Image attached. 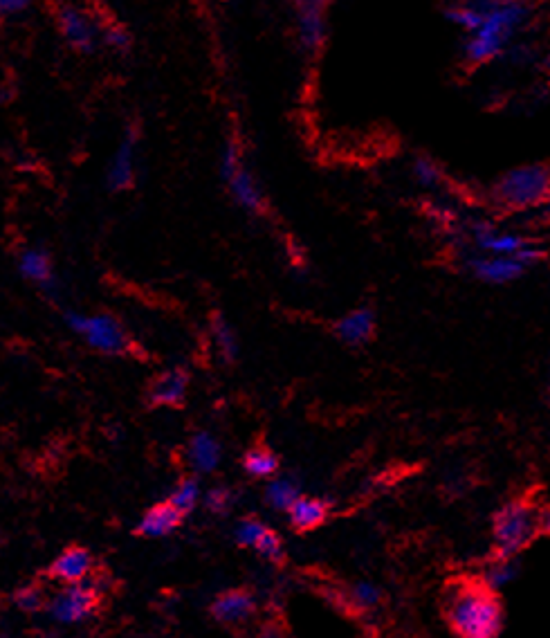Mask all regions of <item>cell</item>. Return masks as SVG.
Returning <instances> with one entry per match:
<instances>
[{
  "label": "cell",
  "instance_id": "cell-1",
  "mask_svg": "<svg viewBox=\"0 0 550 638\" xmlns=\"http://www.w3.org/2000/svg\"><path fill=\"white\" fill-rule=\"evenodd\" d=\"M445 616L458 638H497L503 630V605L481 582H456L445 591Z\"/></svg>",
  "mask_w": 550,
  "mask_h": 638
},
{
  "label": "cell",
  "instance_id": "cell-2",
  "mask_svg": "<svg viewBox=\"0 0 550 638\" xmlns=\"http://www.w3.org/2000/svg\"><path fill=\"white\" fill-rule=\"evenodd\" d=\"M528 14L530 9L524 3H485L483 23L465 43V57L472 63L497 59Z\"/></svg>",
  "mask_w": 550,
  "mask_h": 638
},
{
  "label": "cell",
  "instance_id": "cell-3",
  "mask_svg": "<svg viewBox=\"0 0 550 638\" xmlns=\"http://www.w3.org/2000/svg\"><path fill=\"white\" fill-rule=\"evenodd\" d=\"M492 533L499 558H515L539 533L537 510L526 501H510L494 515Z\"/></svg>",
  "mask_w": 550,
  "mask_h": 638
},
{
  "label": "cell",
  "instance_id": "cell-4",
  "mask_svg": "<svg viewBox=\"0 0 550 638\" xmlns=\"http://www.w3.org/2000/svg\"><path fill=\"white\" fill-rule=\"evenodd\" d=\"M548 182L550 173L544 164H530V167H519L508 171L497 182V200L510 209H528L548 198Z\"/></svg>",
  "mask_w": 550,
  "mask_h": 638
},
{
  "label": "cell",
  "instance_id": "cell-5",
  "mask_svg": "<svg viewBox=\"0 0 550 638\" xmlns=\"http://www.w3.org/2000/svg\"><path fill=\"white\" fill-rule=\"evenodd\" d=\"M66 322L72 331L79 333L97 351L108 353V355H119L126 351L128 346L126 333L115 317L68 313Z\"/></svg>",
  "mask_w": 550,
  "mask_h": 638
},
{
  "label": "cell",
  "instance_id": "cell-6",
  "mask_svg": "<svg viewBox=\"0 0 550 638\" xmlns=\"http://www.w3.org/2000/svg\"><path fill=\"white\" fill-rule=\"evenodd\" d=\"M97 607V591L88 582L66 585L59 594H54L48 603V614L61 625H75L86 621Z\"/></svg>",
  "mask_w": 550,
  "mask_h": 638
},
{
  "label": "cell",
  "instance_id": "cell-7",
  "mask_svg": "<svg viewBox=\"0 0 550 638\" xmlns=\"http://www.w3.org/2000/svg\"><path fill=\"white\" fill-rule=\"evenodd\" d=\"M61 32L66 36L72 48L81 52H93L97 43V27L90 21L88 14L77 7H61L59 12Z\"/></svg>",
  "mask_w": 550,
  "mask_h": 638
},
{
  "label": "cell",
  "instance_id": "cell-8",
  "mask_svg": "<svg viewBox=\"0 0 550 638\" xmlns=\"http://www.w3.org/2000/svg\"><path fill=\"white\" fill-rule=\"evenodd\" d=\"M299 41L306 50L315 52L326 41V7L324 3H299L297 7Z\"/></svg>",
  "mask_w": 550,
  "mask_h": 638
},
{
  "label": "cell",
  "instance_id": "cell-9",
  "mask_svg": "<svg viewBox=\"0 0 550 638\" xmlns=\"http://www.w3.org/2000/svg\"><path fill=\"white\" fill-rule=\"evenodd\" d=\"M474 241L481 250L492 252L494 257H515V254L526 248V239H521L519 234L499 232L492 223H476L474 225Z\"/></svg>",
  "mask_w": 550,
  "mask_h": 638
},
{
  "label": "cell",
  "instance_id": "cell-10",
  "mask_svg": "<svg viewBox=\"0 0 550 638\" xmlns=\"http://www.w3.org/2000/svg\"><path fill=\"white\" fill-rule=\"evenodd\" d=\"M90 571H93L90 553L86 549H79V546H72V549H66L52 562L50 576L66 582V585H77V582H84L90 576Z\"/></svg>",
  "mask_w": 550,
  "mask_h": 638
},
{
  "label": "cell",
  "instance_id": "cell-11",
  "mask_svg": "<svg viewBox=\"0 0 550 638\" xmlns=\"http://www.w3.org/2000/svg\"><path fill=\"white\" fill-rule=\"evenodd\" d=\"M254 598L247 591L234 589V591H225L220 594L214 605H212V614L218 623L225 625H236V623H245L247 618L254 614Z\"/></svg>",
  "mask_w": 550,
  "mask_h": 638
},
{
  "label": "cell",
  "instance_id": "cell-12",
  "mask_svg": "<svg viewBox=\"0 0 550 638\" xmlns=\"http://www.w3.org/2000/svg\"><path fill=\"white\" fill-rule=\"evenodd\" d=\"M470 270L476 279L488 284H510L524 275L526 268H521L512 257H481L470 261Z\"/></svg>",
  "mask_w": 550,
  "mask_h": 638
},
{
  "label": "cell",
  "instance_id": "cell-13",
  "mask_svg": "<svg viewBox=\"0 0 550 638\" xmlns=\"http://www.w3.org/2000/svg\"><path fill=\"white\" fill-rule=\"evenodd\" d=\"M135 180V133H128L126 140L119 144L117 153L108 167V187L122 191L133 187Z\"/></svg>",
  "mask_w": 550,
  "mask_h": 638
},
{
  "label": "cell",
  "instance_id": "cell-14",
  "mask_svg": "<svg viewBox=\"0 0 550 638\" xmlns=\"http://www.w3.org/2000/svg\"><path fill=\"white\" fill-rule=\"evenodd\" d=\"M189 387V376L182 369H171L164 371L162 376L153 382L151 387V403L153 405H180L187 396Z\"/></svg>",
  "mask_w": 550,
  "mask_h": 638
},
{
  "label": "cell",
  "instance_id": "cell-15",
  "mask_svg": "<svg viewBox=\"0 0 550 638\" xmlns=\"http://www.w3.org/2000/svg\"><path fill=\"white\" fill-rule=\"evenodd\" d=\"M375 331V315L369 308H357V311L344 315L335 326L339 340L346 344H364L371 340Z\"/></svg>",
  "mask_w": 550,
  "mask_h": 638
},
{
  "label": "cell",
  "instance_id": "cell-16",
  "mask_svg": "<svg viewBox=\"0 0 550 638\" xmlns=\"http://www.w3.org/2000/svg\"><path fill=\"white\" fill-rule=\"evenodd\" d=\"M182 522V515L169 504H158L146 510L144 517L137 524V533L144 537H164L171 535Z\"/></svg>",
  "mask_w": 550,
  "mask_h": 638
},
{
  "label": "cell",
  "instance_id": "cell-17",
  "mask_svg": "<svg viewBox=\"0 0 550 638\" xmlns=\"http://www.w3.org/2000/svg\"><path fill=\"white\" fill-rule=\"evenodd\" d=\"M290 522L299 531H313L319 524L326 522L328 517V504L315 497H299L295 504L288 510Z\"/></svg>",
  "mask_w": 550,
  "mask_h": 638
},
{
  "label": "cell",
  "instance_id": "cell-18",
  "mask_svg": "<svg viewBox=\"0 0 550 638\" xmlns=\"http://www.w3.org/2000/svg\"><path fill=\"white\" fill-rule=\"evenodd\" d=\"M227 182H229V191H232V196L238 205L247 209V212H261L263 191L259 185H256V180L250 171L241 167Z\"/></svg>",
  "mask_w": 550,
  "mask_h": 638
},
{
  "label": "cell",
  "instance_id": "cell-19",
  "mask_svg": "<svg viewBox=\"0 0 550 638\" xmlns=\"http://www.w3.org/2000/svg\"><path fill=\"white\" fill-rule=\"evenodd\" d=\"M189 463L198 472H214L220 463V443L209 432H198L189 443Z\"/></svg>",
  "mask_w": 550,
  "mask_h": 638
},
{
  "label": "cell",
  "instance_id": "cell-20",
  "mask_svg": "<svg viewBox=\"0 0 550 638\" xmlns=\"http://www.w3.org/2000/svg\"><path fill=\"white\" fill-rule=\"evenodd\" d=\"M299 483L290 477H277L265 488V501L274 510H290V506L299 499Z\"/></svg>",
  "mask_w": 550,
  "mask_h": 638
},
{
  "label": "cell",
  "instance_id": "cell-21",
  "mask_svg": "<svg viewBox=\"0 0 550 638\" xmlns=\"http://www.w3.org/2000/svg\"><path fill=\"white\" fill-rule=\"evenodd\" d=\"M517 573H519V564L515 560H512V558H499L497 562H492L490 567H485L481 585L497 594L499 589L510 585V582L517 578Z\"/></svg>",
  "mask_w": 550,
  "mask_h": 638
},
{
  "label": "cell",
  "instance_id": "cell-22",
  "mask_svg": "<svg viewBox=\"0 0 550 638\" xmlns=\"http://www.w3.org/2000/svg\"><path fill=\"white\" fill-rule=\"evenodd\" d=\"M21 272L27 277L36 281V284L50 286L52 284V268H50V259L48 254L43 250H25L21 257Z\"/></svg>",
  "mask_w": 550,
  "mask_h": 638
},
{
  "label": "cell",
  "instance_id": "cell-23",
  "mask_svg": "<svg viewBox=\"0 0 550 638\" xmlns=\"http://www.w3.org/2000/svg\"><path fill=\"white\" fill-rule=\"evenodd\" d=\"M243 468L247 475H252L256 479H268L272 477L274 472L279 468V459L274 457L272 452L263 450V448H254L245 454L243 459Z\"/></svg>",
  "mask_w": 550,
  "mask_h": 638
},
{
  "label": "cell",
  "instance_id": "cell-24",
  "mask_svg": "<svg viewBox=\"0 0 550 638\" xmlns=\"http://www.w3.org/2000/svg\"><path fill=\"white\" fill-rule=\"evenodd\" d=\"M200 497H203V492H200V483L196 479H185L180 481L178 488L171 492V499L167 501V504L176 508L178 513L185 517L198 506Z\"/></svg>",
  "mask_w": 550,
  "mask_h": 638
},
{
  "label": "cell",
  "instance_id": "cell-25",
  "mask_svg": "<svg viewBox=\"0 0 550 638\" xmlns=\"http://www.w3.org/2000/svg\"><path fill=\"white\" fill-rule=\"evenodd\" d=\"M214 342H216V346H218V351H220V355H223V358L227 360V362H232L236 355H238V342H236V333H234V328L229 326V322L225 317H220V315H216L214 317Z\"/></svg>",
  "mask_w": 550,
  "mask_h": 638
},
{
  "label": "cell",
  "instance_id": "cell-26",
  "mask_svg": "<svg viewBox=\"0 0 550 638\" xmlns=\"http://www.w3.org/2000/svg\"><path fill=\"white\" fill-rule=\"evenodd\" d=\"M483 14H485V7H476V5H461V7L445 9L447 21L461 25L467 32L479 30V25L483 23Z\"/></svg>",
  "mask_w": 550,
  "mask_h": 638
},
{
  "label": "cell",
  "instance_id": "cell-27",
  "mask_svg": "<svg viewBox=\"0 0 550 638\" xmlns=\"http://www.w3.org/2000/svg\"><path fill=\"white\" fill-rule=\"evenodd\" d=\"M265 531H268V526L259 522V519H243V522L236 524L234 537L241 546H247V549H256V544L261 542Z\"/></svg>",
  "mask_w": 550,
  "mask_h": 638
},
{
  "label": "cell",
  "instance_id": "cell-28",
  "mask_svg": "<svg viewBox=\"0 0 550 638\" xmlns=\"http://www.w3.org/2000/svg\"><path fill=\"white\" fill-rule=\"evenodd\" d=\"M351 600L355 607L360 609H373L375 605H380L382 591L373 585V582H357L351 589Z\"/></svg>",
  "mask_w": 550,
  "mask_h": 638
},
{
  "label": "cell",
  "instance_id": "cell-29",
  "mask_svg": "<svg viewBox=\"0 0 550 638\" xmlns=\"http://www.w3.org/2000/svg\"><path fill=\"white\" fill-rule=\"evenodd\" d=\"M256 553L261 555V558L270 560V562H281L283 560V542L281 537L274 533V531H265V535L261 537V542L256 544Z\"/></svg>",
  "mask_w": 550,
  "mask_h": 638
},
{
  "label": "cell",
  "instance_id": "cell-30",
  "mask_svg": "<svg viewBox=\"0 0 550 638\" xmlns=\"http://www.w3.org/2000/svg\"><path fill=\"white\" fill-rule=\"evenodd\" d=\"M414 176L423 187H436L440 182V169L429 158H418L414 164Z\"/></svg>",
  "mask_w": 550,
  "mask_h": 638
},
{
  "label": "cell",
  "instance_id": "cell-31",
  "mask_svg": "<svg viewBox=\"0 0 550 638\" xmlns=\"http://www.w3.org/2000/svg\"><path fill=\"white\" fill-rule=\"evenodd\" d=\"M16 607L23 609V612H39L43 607V594L39 587H23L16 591Z\"/></svg>",
  "mask_w": 550,
  "mask_h": 638
},
{
  "label": "cell",
  "instance_id": "cell-32",
  "mask_svg": "<svg viewBox=\"0 0 550 638\" xmlns=\"http://www.w3.org/2000/svg\"><path fill=\"white\" fill-rule=\"evenodd\" d=\"M241 167H243L241 151H238L234 142H229L223 151V160H220V173H223L225 180H229Z\"/></svg>",
  "mask_w": 550,
  "mask_h": 638
},
{
  "label": "cell",
  "instance_id": "cell-33",
  "mask_svg": "<svg viewBox=\"0 0 550 638\" xmlns=\"http://www.w3.org/2000/svg\"><path fill=\"white\" fill-rule=\"evenodd\" d=\"M205 506L212 510V513H225V510L232 506V492L227 488H212L205 495Z\"/></svg>",
  "mask_w": 550,
  "mask_h": 638
},
{
  "label": "cell",
  "instance_id": "cell-34",
  "mask_svg": "<svg viewBox=\"0 0 550 638\" xmlns=\"http://www.w3.org/2000/svg\"><path fill=\"white\" fill-rule=\"evenodd\" d=\"M106 43L110 45V48H115V50H119V52H124V50H128L131 48V36H128V32L124 30V27H108L106 30Z\"/></svg>",
  "mask_w": 550,
  "mask_h": 638
},
{
  "label": "cell",
  "instance_id": "cell-35",
  "mask_svg": "<svg viewBox=\"0 0 550 638\" xmlns=\"http://www.w3.org/2000/svg\"><path fill=\"white\" fill-rule=\"evenodd\" d=\"M515 259L521 268H526V266H535V263H539L544 259V250L542 248H537V245H526V248H521L515 257Z\"/></svg>",
  "mask_w": 550,
  "mask_h": 638
},
{
  "label": "cell",
  "instance_id": "cell-36",
  "mask_svg": "<svg viewBox=\"0 0 550 638\" xmlns=\"http://www.w3.org/2000/svg\"><path fill=\"white\" fill-rule=\"evenodd\" d=\"M27 7L25 0H0V14H18Z\"/></svg>",
  "mask_w": 550,
  "mask_h": 638
},
{
  "label": "cell",
  "instance_id": "cell-37",
  "mask_svg": "<svg viewBox=\"0 0 550 638\" xmlns=\"http://www.w3.org/2000/svg\"><path fill=\"white\" fill-rule=\"evenodd\" d=\"M259 638H286V634H283L279 627H265V630L259 634Z\"/></svg>",
  "mask_w": 550,
  "mask_h": 638
},
{
  "label": "cell",
  "instance_id": "cell-38",
  "mask_svg": "<svg viewBox=\"0 0 550 638\" xmlns=\"http://www.w3.org/2000/svg\"><path fill=\"white\" fill-rule=\"evenodd\" d=\"M0 542H3V535H0Z\"/></svg>",
  "mask_w": 550,
  "mask_h": 638
}]
</instances>
